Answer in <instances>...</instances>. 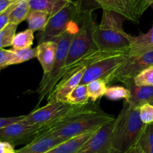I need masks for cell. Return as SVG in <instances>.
I'll use <instances>...</instances> for the list:
<instances>
[{"label": "cell", "mask_w": 153, "mask_h": 153, "mask_svg": "<svg viewBox=\"0 0 153 153\" xmlns=\"http://www.w3.org/2000/svg\"><path fill=\"white\" fill-rule=\"evenodd\" d=\"M114 119V116L104 113L98 104L92 102L88 108L71 115L60 124L43 131L42 134H52L65 141L86 132L98 130Z\"/></svg>", "instance_id": "1"}, {"label": "cell", "mask_w": 153, "mask_h": 153, "mask_svg": "<svg viewBox=\"0 0 153 153\" xmlns=\"http://www.w3.org/2000/svg\"><path fill=\"white\" fill-rule=\"evenodd\" d=\"M144 124L140 117L139 107L124 101L123 110L113 123L110 133L112 153H126L137 143Z\"/></svg>", "instance_id": "2"}, {"label": "cell", "mask_w": 153, "mask_h": 153, "mask_svg": "<svg viewBox=\"0 0 153 153\" xmlns=\"http://www.w3.org/2000/svg\"><path fill=\"white\" fill-rule=\"evenodd\" d=\"M125 19L115 11L103 10L101 23L96 25L94 32V42L98 50L129 53L131 35L123 29Z\"/></svg>", "instance_id": "3"}, {"label": "cell", "mask_w": 153, "mask_h": 153, "mask_svg": "<svg viewBox=\"0 0 153 153\" xmlns=\"http://www.w3.org/2000/svg\"><path fill=\"white\" fill-rule=\"evenodd\" d=\"M78 29L79 20L71 21L68 25L65 31L59 37L53 40L57 43L55 61L50 72L44 74L36 91L38 95V106L44 98L46 97L48 98L59 80V75L65 65L70 45Z\"/></svg>", "instance_id": "4"}, {"label": "cell", "mask_w": 153, "mask_h": 153, "mask_svg": "<svg viewBox=\"0 0 153 153\" xmlns=\"http://www.w3.org/2000/svg\"><path fill=\"white\" fill-rule=\"evenodd\" d=\"M92 103L91 101L85 104H72L63 101L48 102L47 105L38 107L26 115L21 122L31 126H40L45 131L60 124L71 115L88 108Z\"/></svg>", "instance_id": "5"}, {"label": "cell", "mask_w": 153, "mask_h": 153, "mask_svg": "<svg viewBox=\"0 0 153 153\" xmlns=\"http://www.w3.org/2000/svg\"><path fill=\"white\" fill-rule=\"evenodd\" d=\"M79 22L81 25L70 45L65 67L98 49L94 42V32L97 24L92 17V10L83 9Z\"/></svg>", "instance_id": "6"}, {"label": "cell", "mask_w": 153, "mask_h": 153, "mask_svg": "<svg viewBox=\"0 0 153 153\" xmlns=\"http://www.w3.org/2000/svg\"><path fill=\"white\" fill-rule=\"evenodd\" d=\"M82 0H68L62 8L50 15L45 27L38 35V44L53 41L65 31L71 21H77L83 11Z\"/></svg>", "instance_id": "7"}, {"label": "cell", "mask_w": 153, "mask_h": 153, "mask_svg": "<svg viewBox=\"0 0 153 153\" xmlns=\"http://www.w3.org/2000/svg\"><path fill=\"white\" fill-rule=\"evenodd\" d=\"M153 65V51L135 56H128L110 76L105 83L107 85L133 79L144 69Z\"/></svg>", "instance_id": "8"}, {"label": "cell", "mask_w": 153, "mask_h": 153, "mask_svg": "<svg viewBox=\"0 0 153 153\" xmlns=\"http://www.w3.org/2000/svg\"><path fill=\"white\" fill-rule=\"evenodd\" d=\"M128 52L120 53L100 59L86 67L80 84H88L89 82L101 79L104 82L128 56Z\"/></svg>", "instance_id": "9"}, {"label": "cell", "mask_w": 153, "mask_h": 153, "mask_svg": "<svg viewBox=\"0 0 153 153\" xmlns=\"http://www.w3.org/2000/svg\"><path fill=\"white\" fill-rule=\"evenodd\" d=\"M43 128L20 121L0 128V141L9 143L13 146L29 143L39 135Z\"/></svg>", "instance_id": "10"}, {"label": "cell", "mask_w": 153, "mask_h": 153, "mask_svg": "<svg viewBox=\"0 0 153 153\" xmlns=\"http://www.w3.org/2000/svg\"><path fill=\"white\" fill-rule=\"evenodd\" d=\"M113 121L98 128L76 153H112L110 133Z\"/></svg>", "instance_id": "11"}, {"label": "cell", "mask_w": 153, "mask_h": 153, "mask_svg": "<svg viewBox=\"0 0 153 153\" xmlns=\"http://www.w3.org/2000/svg\"><path fill=\"white\" fill-rule=\"evenodd\" d=\"M86 69V67L82 68L67 78L59 81L47 98L48 103L52 101L67 102L68 95L76 86L80 84Z\"/></svg>", "instance_id": "12"}, {"label": "cell", "mask_w": 153, "mask_h": 153, "mask_svg": "<svg viewBox=\"0 0 153 153\" xmlns=\"http://www.w3.org/2000/svg\"><path fill=\"white\" fill-rule=\"evenodd\" d=\"M123 83L130 92V98L126 101L131 105L140 107L143 104L153 101V86H137L133 79L125 80Z\"/></svg>", "instance_id": "13"}, {"label": "cell", "mask_w": 153, "mask_h": 153, "mask_svg": "<svg viewBox=\"0 0 153 153\" xmlns=\"http://www.w3.org/2000/svg\"><path fill=\"white\" fill-rule=\"evenodd\" d=\"M64 141L52 134H42L23 148L16 150L15 153H45Z\"/></svg>", "instance_id": "14"}, {"label": "cell", "mask_w": 153, "mask_h": 153, "mask_svg": "<svg viewBox=\"0 0 153 153\" xmlns=\"http://www.w3.org/2000/svg\"><path fill=\"white\" fill-rule=\"evenodd\" d=\"M57 43L56 41L41 42L37 46V59L40 62L44 74L50 72L53 65L56 53Z\"/></svg>", "instance_id": "15"}, {"label": "cell", "mask_w": 153, "mask_h": 153, "mask_svg": "<svg viewBox=\"0 0 153 153\" xmlns=\"http://www.w3.org/2000/svg\"><path fill=\"white\" fill-rule=\"evenodd\" d=\"M153 7V4L152 5ZM153 51V25L149 32L139 35H131L129 56H135Z\"/></svg>", "instance_id": "16"}, {"label": "cell", "mask_w": 153, "mask_h": 153, "mask_svg": "<svg viewBox=\"0 0 153 153\" xmlns=\"http://www.w3.org/2000/svg\"><path fill=\"white\" fill-rule=\"evenodd\" d=\"M96 131L86 132L81 135L71 138L58 144L45 153H76Z\"/></svg>", "instance_id": "17"}, {"label": "cell", "mask_w": 153, "mask_h": 153, "mask_svg": "<svg viewBox=\"0 0 153 153\" xmlns=\"http://www.w3.org/2000/svg\"><path fill=\"white\" fill-rule=\"evenodd\" d=\"M83 1V0H82ZM103 10L115 11L132 21L129 10V0H93Z\"/></svg>", "instance_id": "18"}, {"label": "cell", "mask_w": 153, "mask_h": 153, "mask_svg": "<svg viewBox=\"0 0 153 153\" xmlns=\"http://www.w3.org/2000/svg\"><path fill=\"white\" fill-rule=\"evenodd\" d=\"M68 0H28L30 11H40L51 15L59 9Z\"/></svg>", "instance_id": "19"}, {"label": "cell", "mask_w": 153, "mask_h": 153, "mask_svg": "<svg viewBox=\"0 0 153 153\" xmlns=\"http://www.w3.org/2000/svg\"><path fill=\"white\" fill-rule=\"evenodd\" d=\"M50 15L46 12L40 11H30L26 18L28 23V29L33 32L42 31L48 21Z\"/></svg>", "instance_id": "20"}, {"label": "cell", "mask_w": 153, "mask_h": 153, "mask_svg": "<svg viewBox=\"0 0 153 153\" xmlns=\"http://www.w3.org/2000/svg\"><path fill=\"white\" fill-rule=\"evenodd\" d=\"M137 144L143 153H153V123L145 124Z\"/></svg>", "instance_id": "21"}, {"label": "cell", "mask_w": 153, "mask_h": 153, "mask_svg": "<svg viewBox=\"0 0 153 153\" xmlns=\"http://www.w3.org/2000/svg\"><path fill=\"white\" fill-rule=\"evenodd\" d=\"M34 41V32L31 29L26 30L16 34L12 42L13 50H23L31 48Z\"/></svg>", "instance_id": "22"}, {"label": "cell", "mask_w": 153, "mask_h": 153, "mask_svg": "<svg viewBox=\"0 0 153 153\" xmlns=\"http://www.w3.org/2000/svg\"><path fill=\"white\" fill-rule=\"evenodd\" d=\"M30 11L28 0H21L17 2L10 16L9 23L18 26L20 23L26 20Z\"/></svg>", "instance_id": "23"}, {"label": "cell", "mask_w": 153, "mask_h": 153, "mask_svg": "<svg viewBox=\"0 0 153 153\" xmlns=\"http://www.w3.org/2000/svg\"><path fill=\"white\" fill-rule=\"evenodd\" d=\"M87 86V93L89 100L92 102H95L100 98L104 96L107 89V85L105 82L101 79H97L89 82Z\"/></svg>", "instance_id": "24"}, {"label": "cell", "mask_w": 153, "mask_h": 153, "mask_svg": "<svg viewBox=\"0 0 153 153\" xmlns=\"http://www.w3.org/2000/svg\"><path fill=\"white\" fill-rule=\"evenodd\" d=\"M89 101L86 84L76 86L67 97V102L72 104H85Z\"/></svg>", "instance_id": "25"}, {"label": "cell", "mask_w": 153, "mask_h": 153, "mask_svg": "<svg viewBox=\"0 0 153 153\" xmlns=\"http://www.w3.org/2000/svg\"><path fill=\"white\" fill-rule=\"evenodd\" d=\"M149 6H151L150 0H129V10L132 22L139 23L141 16Z\"/></svg>", "instance_id": "26"}, {"label": "cell", "mask_w": 153, "mask_h": 153, "mask_svg": "<svg viewBox=\"0 0 153 153\" xmlns=\"http://www.w3.org/2000/svg\"><path fill=\"white\" fill-rule=\"evenodd\" d=\"M104 96L110 101H118L120 99L128 101L130 98V92L125 86H107Z\"/></svg>", "instance_id": "27"}, {"label": "cell", "mask_w": 153, "mask_h": 153, "mask_svg": "<svg viewBox=\"0 0 153 153\" xmlns=\"http://www.w3.org/2000/svg\"><path fill=\"white\" fill-rule=\"evenodd\" d=\"M17 28V25L9 23L2 30H0V48H5L12 45Z\"/></svg>", "instance_id": "28"}, {"label": "cell", "mask_w": 153, "mask_h": 153, "mask_svg": "<svg viewBox=\"0 0 153 153\" xmlns=\"http://www.w3.org/2000/svg\"><path fill=\"white\" fill-rule=\"evenodd\" d=\"M14 56L12 61L10 62V65L20 64L24 62L29 61L32 59L35 58L37 56V48H29V49L23 50H13Z\"/></svg>", "instance_id": "29"}, {"label": "cell", "mask_w": 153, "mask_h": 153, "mask_svg": "<svg viewBox=\"0 0 153 153\" xmlns=\"http://www.w3.org/2000/svg\"><path fill=\"white\" fill-rule=\"evenodd\" d=\"M133 80L137 86H153V65L140 72Z\"/></svg>", "instance_id": "30"}, {"label": "cell", "mask_w": 153, "mask_h": 153, "mask_svg": "<svg viewBox=\"0 0 153 153\" xmlns=\"http://www.w3.org/2000/svg\"><path fill=\"white\" fill-rule=\"evenodd\" d=\"M140 117L144 124L153 123V105L151 104H145L139 107Z\"/></svg>", "instance_id": "31"}, {"label": "cell", "mask_w": 153, "mask_h": 153, "mask_svg": "<svg viewBox=\"0 0 153 153\" xmlns=\"http://www.w3.org/2000/svg\"><path fill=\"white\" fill-rule=\"evenodd\" d=\"M14 54L12 50L0 48V71L2 69L10 66V62L14 59Z\"/></svg>", "instance_id": "32"}, {"label": "cell", "mask_w": 153, "mask_h": 153, "mask_svg": "<svg viewBox=\"0 0 153 153\" xmlns=\"http://www.w3.org/2000/svg\"><path fill=\"white\" fill-rule=\"evenodd\" d=\"M17 3V2H14L12 5H10L5 11L0 13V30H2L5 26H6L9 23L10 16H11V11H13V9H14Z\"/></svg>", "instance_id": "33"}, {"label": "cell", "mask_w": 153, "mask_h": 153, "mask_svg": "<svg viewBox=\"0 0 153 153\" xmlns=\"http://www.w3.org/2000/svg\"><path fill=\"white\" fill-rule=\"evenodd\" d=\"M25 116H20V117H8V118H0V128L13 124V123H17L23 120Z\"/></svg>", "instance_id": "34"}, {"label": "cell", "mask_w": 153, "mask_h": 153, "mask_svg": "<svg viewBox=\"0 0 153 153\" xmlns=\"http://www.w3.org/2000/svg\"><path fill=\"white\" fill-rule=\"evenodd\" d=\"M14 2H15L11 1V0H0V13L5 11L6 8H8Z\"/></svg>", "instance_id": "35"}, {"label": "cell", "mask_w": 153, "mask_h": 153, "mask_svg": "<svg viewBox=\"0 0 153 153\" xmlns=\"http://www.w3.org/2000/svg\"><path fill=\"white\" fill-rule=\"evenodd\" d=\"M126 153H143V152L142 151V149H141V148L140 147V146L138 145L137 143L134 146H133L131 148L129 149Z\"/></svg>", "instance_id": "36"}, {"label": "cell", "mask_w": 153, "mask_h": 153, "mask_svg": "<svg viewBox=\"0 0 153 153\" xmlns=\"http://www.w3.org/2000/svg\"><path fill=\"white\" fill-rule=\"evenodd\" d=\"M11 1H14V2H19V1H21V0H11Z\"/></svg>", "instance_id": "37"}, {"label": "cell", "mask_w": 153, "mask_h": 153, "mask_svg": "<svg viewBox=\"0 0 153 153\" xmlns=\"http://www.w3.org/2000/svg\"><path fill=\"white\" fill-rule=\"evenodd\" d=\"M150 3H151V5L153 4V0H150Z\"/></svg>", "instance_id": "38"}, {"label": "cell", "mask_w": 153, "mask_h": 153, "mask_svg": "<svg viewBox=\"0 0 153 153\" xmlns=\"http://www.w3.org/2000/svg\"><path fill=\"white\" fill-rule=\"evenodd\" d=\"M150 104H152V105H153V101H152V102L150 103Z\"/></svg>", "instance_id": "39"}]
</instances>
